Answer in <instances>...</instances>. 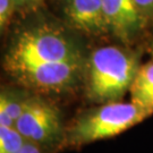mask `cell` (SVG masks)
<instances>
[{
    "label": "cell",
    "instance_id": "obj_1",
    "mask_svg": "<svg viewBox=\"0 0 153 153\" xmlns=\"http://www.w3.org/2000/svg\"><path fill=\"white\" fill-rule=\"evenodd\" d=\"M138 67L137 57L128 50L112 45L94 50L88 66L90 99L99 103L119 101L131 90Z\"/></svg>",
    "mask_w": 153,
    "mask_h": 153
},
{
    "label": "cell",
    "instance_id": "obj_2",
    "mask_svg": "<svg viewBox=\"0 0 153 153\" xmlns=\"http://www.w3.org/2000/svg\"><path fill=\"white\" fill-rule=\"evenodd\" d=\"M83 61L78 44L61 30L43 24L23 30L5 58L6 69L24 64Z\"/></svg>",
    "mask_w": 153,
    "mask_h": 153
},
{
    "label": "cell",
    "instance_id": "obj_3",
    "mask_svg": "<svg viewBox=\"0 0 153 153\" xmlns=\"http://www.w3.org/2000/svg\"><path fill=\"white\" fill-rule=\"evenodd\" d=\"M151 114L133 102L112 101L81 116L69 133L74 145L115 137L150 117Z\"/></svg>",
    "mask_w": 153,
    "mask_h": 153
},
{
    "label": "cell",
    "instance_id": "obj_4",
    "mask_svg": "<svg viewBox=\"0 0 153 153\" xmlns=\"http://www.w3.org/2000/svg\"><path fill=\"white\" fill-rule=\"evenodd\" d=\"M82 71L83 61L24 64L7 69L24 85L43 92H60L71 88Z\"/></svg>",
    "mask_w": 153,
    "mask_h": 153
},
{
    "label": "cell",
    "instance_id": "obj_5",
    "mask_svg": "<svg viewBox=\"0 0 153 153\" xmlns=\"http://www.w3.org/2000/svg\"><path fill=\"white\" fill-rule=\"evenodd\" d=\"M15 127L27 141L40 145L56 142L62 135L59 110L53 104L34 97H28Z\"/></svg>",
    "mask_w": 153,
    "mask_h": 153
},
{
    "label": "cell",
    "instance_id": "obj_6",
    "mask_svg": "<svg viewBox=\"0 0 153 153\" xmlns=\"http://www.w3.org/2000/svg\"><path fill=\"white\" fill-rule=\"evenodd\" d=\"M65 16L75 28L92 35L110 32L102 0H65Z\"/></svg>",
    "mask_w": 153,
    "mask_h": 153
},
{
    "label": "cell",
    "instance_id": "obj_7",
    "mask_svg": "<svg viewBox=\"0 0 153 153\" xmlns=\"http://www.w3.org/2000/svg\"><path fill=\"white\" fill-rule=\"evenodd\" d=\"M109 31L121 40L129 41L145 24L134 0H102Z\"/></svg>",
    "mask_w": 153,
    "mask_h": 153
},
{
    "label": "cell",
    "instance_id": "obj_8",
    "mask_svg": "<svg viewBox=\"0 0 153 153\" xmlns=\"http://www.w3.org/2000/svg\"><path fill=\"white\" fill-rule=\"evenodd\" d=\"M131 102L153 114V60L138 67L131 86Z\"/></svg>",
    "mask_w": 153,
    "mask_h": 153
},
{
    "label": "cell",
    "instance_id": "obj_9",
    "mask_svg": "<svg viewBox=\"0 0 153 153\" xmlns=\"http://www.w3.org/2000/svg\"><path fill=\"white\" fill-rule=\"evenodd\" d=\"M28 97L9 90H2L0 94V125L14 127L22 115Z\"/></svg>",
    "mask_w": 153,
    "mask_h": 153
},
{
    "label": "cell",
    "instance_id": "obj_10",
    "mask_svg": "<svg viewBox=\"0 0 153 153\" xmlns=\"http://www.w3.org/2000/svg\"><path fill=\"white\" fill-rule=\"evenodd\" d=\"M27 140L16 127L0 125V153H14L18 151Z\"/></svg>",
    "mask_w": 153,
    "mask_h": 153
},
{
    "label": "cell",
    "instance_id": "obj_11",
    "mask_svg": "<svg viewBox=\"0 0 153 153\" xmlns=\"http://www.w3.org/2000/svg\"><path fill=\"white\" fill-rule=\"evenodd\" d=\"M17 11L14 0H0V30L4 32L8 27L13 14Z\"/></svg>",
    "mask_w": 153,
    "mask_h": 153
},
{
    "label": "cell",
    "instance_id": "obj_12",
    "mask_svg": "<svg viewBox=\"0 0 153 153\" xmlns=\"http://www.w3.org/2000/svg\"><path fill=\"white\" fill-rule=\"evenodd\" d=\"M140 15L146 22L153 17V0H134Z\"/></svg>",
    "mask_w": 153,
    "mask_h": 153
},
{
    "label": "cell",
    "instance_id": "obj_13",
    "mask_svg": "<svg viewBox=\"0 0 153 153\" xmlns=\"http://www.w3.org/2000/svg\"><path fill=\"white\" fill-rule=\"evenodd\" d=\"M14 153H43V151H42V149L40 146V144L27 141L24 144L23 148H21L18 151Z\"/></svg>",
    "mask_w": 153,
    "mask_h": 153
},
{
    "label": "cell",
    "instance_id": "obj_14",
    "mask_svg": "<svg viewBox=\"0 0 153 153\" xmlns=\"http://www.w3.org/2000/svg\"><path fill=\"white\" fill-rule=\"evenodd\" d=\"M43 2V0H23L24 10H32Z\"/></svg>",
    "mask_w": 153,
    "mask_h": 153
},
{
    "label": "cell",
    "instance_id": "obj_15",
    "mask_svg": "<svg viewBox=\"0 0 153 153\" xmlns=\"http://www.w3.org/2000/svg\"><path fill=\"white\" fill-rule=\"evenodd\" d=\"M15 5H16L17 11H23L24 10V4H23V0H14Z\"/></svg>",
    "mask_w": 153,
    "mask_h": 153
},
{
    "label": "cell",
    "instance_id": "obj_16",
    "mask_svg": "<svg viewBox=\"0 0 153 153\" xmlns=\"http://www.w3.org/2000/svg\"><path fill=\"white\" fill-rule=\"evenodd\" d=\"M152 53H153V44H152Z\"/></svg>",
    "mask_w": 153,
    "mask_h": 153
}]
</instances>
